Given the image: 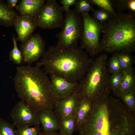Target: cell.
Returning a JSON list of instances; mask_svg holds the SVG:
<instances>
[{
	"label": "cell",
	"instance_id": "obj_1",
	"mask_svg": "<svg viewBox=\"0 0 135 135\" xmlns=\"http://www.w3.org/2000/svg\"><path fill=\"white\" fill-rule=\"evenodd\" d=\"M78 135H135V116L119 98L110 96L92 103Z\"/></svg>",
	"mask_w": 135,
	"mask_h": 135
},
{
	"label": "cell",
	"instance_id": "obj_2",
	"mask_svg": "<svg viewBox=\"0 0 135 135\" xmlns=\"http://www.w3.org/2000/svg\"><path fill=\"white\" fill-rule=\"evenodd\" d=\"M40 67L18 66L13 78L18 97L38 112L54 110V102L50 78Z\"/></svg>",
	"mask_w": 135,
	"mask_h": 135
},
{
	"label": "cell",
	"instance_id": "obj_3",
	"mask_svg": "<svg viewBox=\"0 0 135 135\" xmlns=\"http://www.w3.org/2000/svg\"><path fill=\"white\" fill-rule=\"evenodd\" d=\"M36 65L43 66L44 72L73 82H78L85 76L93 61L80 46L68 48L49 47Z\"/></svg>",
	"mask_w": 135,
	"mask_h": 135
},
{
	"label": "cell",
	"instance_id": "obj_4",
	"mask_svg": "<svg viewBox=\"0 0 135 135\" xmlns=\"http://www.w3.org/2000/svg\"><path fill=\"white\" fill-rule=\"evenodd\" d=\"M100 42L102 51L108 53L135 51V14L117 13L103 24Z\"/></svg>",
	"mask_w": 135,
	"mask_h": 135
},
{
	"label": "cell",
	"instance_id": "obj_5",
	"mask_svg": "<svg viewBox=\"0 0 135 135\" xmlns=\"http://www.w3.org/2000/svg\"><path fill=\"white\" fill-rule=\"evenodd\" d=\"M108 58L106 54L98 55L90 65L84 77L78 82L77 92L80 98L92 103L110 96L112 90L106 65Z\"/></svg>",
	"mask_w": 135,
	"mask_h": 135
},
{
	"label": "cell",
	"instance_id": "obj_6",
	"mask_svg": "<svg viewBox=\"0 0 135 135\" xmlns=\"http://www.w3.org/2000/svg\"><path fill=\"white\" fill-rule=\"evenodd\" d=\"M62 30L55 37L58 40L56 46L63 49L78 46V40L82 37L84 24L80 14L74 10H70L66 12Z\"/></svg>",
	"mask_w": 135,
	"mask_h": 135
},
{
	"label": "cell",
	"instance_id": "obj_7",
	"mask_svg": "<svg viewBox=\"0 0 135 135\" xmlns=\"http://www.w3.org/2000/svg\"><path fill=\"white\" fill-rule=\"evenodd\" d=\"M84 24L82 34L80 39V47L91 56L98 55L102 51L100 44V36L103 24L94 20L88 12H82Z\"/></svg>",
	"mask_w": 135,
	"mask_h": 135
},
{
	"label": "cell",
	"instance_id": "obj_8",
	"mask_svg": "<svg viewBox=\"0 0 135 135\" xmlns=\"http://www.w3.org/2000/svg\"><path fill=\"white\" fill-rule=\"evenodd\" d=\"M63 11L56 0H48L34 18L36 26L48 29L62 27L64 20Z\"/></svg>",
	"mask_w": 135,
	"mask_h": 135
},
{
	"label": "cell",
	"instance_id": "obj_9",
	"mask_svg": "<svg viewBox=\"0 0 135 135\" xmlns=\"http://www.w3.org/2000/svg\"><path fill=\"white\" fill-rule=\"evenodd\" d=\"M12 124L17 128L40 125L38 112L23 101H18L10 114Z\"/></svg>",
	"mask_w": 135,
	"mask_h": 135
},
{
	"label": "cell",
	"instance_id": "obj_10",
	"mask_svg": "<svg viewBox=\"0 0 135 135\" xmlns=\"http://www.w3.org/2000/svg\"><path fill=\"white\" fill-rule=\"evenodd\" d=\"M45 45L44 41L39 34H32L21 45L22 62L30 65L38 60L45 52Z\"/></svg>",
	"mask_w": 135,
	"mask_h": 135
},
{
	"label": "cell",
	"instance_id": "obj_11",
	"mask_svg": "<svg viewBox=\"0 0 135 135\" xmlns=\"http://www.w3.org/2000/svg\"><path fill=\"white\" fill-rule=\"evenodd\" d=\"M49 74L51 88L54 101L66 98L77 91L78 82H70L54 74Z\"/></svg>",
	"mask_w": 135,
	"mask_h": 135
},
{
	"label": "cell",
	"instance_id": "obj_12",
	"mask_svg": "<svg viewBox=\"0 0 135 135\" xmlns=\"http://www.w3.org/2000/svg\"><path fill=\"white\" fill-rule=\"evenodd\" d=\"M80 99L77 91L68 96L54 101V111L60 119L74 116Z\"/></svg>",
	"mask_w": 135,
	"mask_h": 135
},
{
	"label": "cell",
	"instance_id": "obj_13",
	"mask_svg": "<svg viewBox=\"0 0 135 135\" xmlns=\"http://www.w3.org/2000/svg\"><path fill=\"white\" fill-rule=\"evenodd\" d=\"M18 35L17 40L22 43L32 34L37 27L34 19L19 15L14 25Z\"/></svg>",
	"mask_w": 135,
	"mask_h": 135
},
{
	"label": "cell",
	"instance_id": "obj_14",
	"mask_svg": "<svg viewBox=\"0 0 135 135\" xmlns=\"http://www.w3.org/2000/svg\"><path fill=\"white\" fill-rule=\"evenodd\" d=\"M40 124L42 126V132L50 133L59 130L60 119L53 110L48 109L38 112Z\"/></svg>",
	"mask_w": 135,
	"mask_h": 135
},
{
	"label": "cell",
	"instance_id": "obj_15",
	"mask_svg": "<svg viewBox=\"0 0 135 135\" xmlns=\"http://www.w3.org/2000/svg\"><path fill=\"white\" fill-rule=\"evenodd\" d=\"M45 2L44 0H21L16 8L20 16L35 18Z\"/></svg>",
	"mask_w": 135,
	"mask_h": 135
},
{
	"label": "cell",
	"instance_id": "obj_16",
	"mask_svg": "<svg viewBox=\"0 0 135 135\" xmlns=\"http://www.w3.org/2000/svg\"><path fill=\"white\" fill-rule=\"evenodd\" d=\"M135 68L133 67L124 71L120 85L113 91L114 96L119 98L126 92L131 91H135Z\"/></svg>",
	"mask_w": 135,
	"mask_h": 135
},
{
	"label": "cell",
	"instance_id": "obj_17",
	"mask_svg": "<svg viewBox=\"0 0 135 135\" xmlns=\"http://www.w3.org/2000/svg\"><path fill=\"white\" fill-rule=\"evenodd\" d=\"M92 103L86 100L80 98L74 115L75 131H78L81 125L90 112Z\"/></svg>",
	"mask_w": 135,
	"mask_h": 135
},
{
	"label": "cell",
	"instance_id": "obj_18",
	"mask_svg": "<svg viewBox=\"0 0 135 135\" xmlns=\"http://www.w3.org/2000/svg\"><path fill=\"white\" fill-rule=\"evenodd\" d=\"M19 16L13 8L0 0V25L6 27L14 26Z\"/></svg>",
	"mask_w": 135,
	"mask_h": 135
},
{
	"label": "cell",
	"instance_id": "obj_19",
	"mask_svg": "<svg viewBox=\"0 0 135 135\" xmlns=\"http://www.w3.org/2000/svg\"><path fill=\"white\" fill-rule=\"evenodd\" d=\"M74 116H71L60 120L59 132L62 135H72L75 130Z\"/></svg>",
	"mask_w": 135,
	"mask_h": 135
},
{
	"label": "cell",
	"instance_id": "obj_20",
	"mask_svg": "<svg viewBox=\"0 0 135 135\" xmlns=\"http://www.w3.org/2000/svg\"><path fill=\"white\" fill-rule=\"evenodd\" d=\"M124 70L132 68L135 63V59L131 52H120L114 53Z\"/></svg>",
	"mask_w": 135,
	"mask_h": 135
},
{
	"label": "cell",
	"instance_id": "obj_21",
	"mask_svg": "<svg viewBox=\"0 0 135 135\" xmlns=\"http://www.w3.org/2000/svg\"><path fill=\"white\" fill-rule=\"evenodd\" d=\"M125 106L135 114V91H131L124 94L119 98Z\"/></svg>",
	"mask_w": 135,
	"mask_h": 135
},
{
	"label": "cell",
	"instance_id": "obj_22",
	"mask_svg": "<svg viewBox=\"0 0 135 135\" xmlns=\"http://www.w3.org/2000/svg\"><path fill=\"white\" fill-rule=\"evenodd\" d=\"M14 47L10 52L9 60L13 62L16 64H20L22 62V58L21 52L18 49L17 44V39L15 36H12Z\"/></svg>",
	"mask_w": 135,
	"mask_h": 135
},
{
	"label": "cell",
	"instance_id": "obj_23",
	"mask_svg": "<svg viewBox=\"0 0 135 135\" xmlns=\"http://www.w3.org/2000/svg\"><path fill=\"white\" fill-rule=\"evenodd\" d=\"M91 17L96 22L102 24L109 21L112 16L109 12L99 8L92 11Z\"/></svg>",
	"mask_w": 135,
	"mask_h": 135
},
{
	"label": "cell",
	"instance_id": "obj_24",
	"mask_svg": "<svg viewBox=\"0 0 135 135\" xmlns=\"http://www.w3.org/2000/svg\"><path fill=\"white\" fill-rule=\"evenodd\" d=\"M92 4L98 6L99 8L105 11L112 16L116 13L112 3L111 0H89Z\"/></svg>",
	"mask_w": 135,
	"mask_h": 135
},
{
	"label": "cell",
	"instance_id": "obj_25",
	"mask_svg": "<svg viewBox=\"0 0 135 135\" xmlns=\"http://www.w3.org/2000/svg\"><path fill=\"white\" fill-rule=\"evenodd\" d=\"M94 10L92 4L89 0H76L74 10L77 13L92 11Z\"/></svg>",
	"mask_w": 135,
	"mask_h": 135
},
{
	"label": "cell",
	"instance_id": "obj_26",
	"mask_svg": "<svg viewBox=\"0 0 135 135\" xmlns=\"http://www.w3.org/2000/svg\"><path fill=\"white\" fill-rule=\"evenodd\" d=\"M106 65L110 74L124 71L114 53H112V56L107 61Z\"/></svg>",
	"mask_w": 135,
	"mask_h": 135
},
{
	"label": "cell",
	"instance_id": "obj_27",
	"mask_svg": "<svg viewBox=\"0 0 135 135\" xmlns=\"http://www.w3.org/2000/svg\"><path fill=\"white\" fill-rule=\"evenodd\" d=\"M14 126L12 124L0 118V135H16Z\"/></svg>",
	"mask_w": 135,
	"mask_h": 135
},
{
	"label": "cell",
	"instance_id": "obj_28",
	"mask_svg": "<svg viewBox=\"0 0 135 135\" xmlns=\"http://www.w3.org/2000/svg\"><path fill=\"white\" fill-rule=\"evenodd\" d=\"M41 129L40 125L22 127L15 130L16 135H39Z\"/></svg>",
	"mask_w": 135,
	"mask_h": 135
},
{
	"label": "cell",
	"instance_id": "obj_29",
	"mask_svg": "<svg viewBox=\"0 0 135 135\" xmlns=\"http://www.w3.org/2000/svg\"><path fill=\"white\" fill-rule=\"evenodd\" d=\"M124 71L110 74V82L112 91H114L120 85L124 74Z\"/></svg>",
	"mask_w": 135,
	"mask_h": 135
},
{
	"label": "cell",
	"instance_id": "obj_30",
	"mask_svg": "<svg viewBox=\"0 0 135 135\" xmlns=\"http://www.w3.org/2000/svg\"><path fill=\"white\" fill-rule=\"evenodd\" d=\"M111 1L117 13H122L123 10L128 9L130 0H111Z\"/></svg>",
	"mask_w": 135,
	"mask_h": 135
},
{
	"label": "cell",
	"instance_id": "obj_31",
	"mask_svg": "<svg viewBox=\"0 0 135 135\" xmlns=\"http://www.w3.org/2000/svg\"><path fill=\"white\" fill-rule=\"evenodd\" d=\"M76 0H61L60 3L62 4L63 11L67 12L70 10L69 8L72 5H74Z\"/></svg>",
	"mask_w": 135,
	"mask_h": 135
},
{
	"label": "cell",
	"instance_id": "obj_32",
	"mask_svg": "<svg viewBox=\"0 0 135 135\" xmlns=\"http://www.w3.org/2000/svg\"><path fill=\"white\" fill-rule=\"evenodd\" d=\"M8 5L10 7L13 8H16L17 4L18 2V0H8L7 1Z\"/></svg>",
	"mask_w": 135,
	"mask_h": 135
},
{
	"label": "cell",
	"instance_id": "obj_33",
	"mask_svg": "<svg viewBox=\"0 0 135 135\" xmlns=\"http://www.w3.org/2000/svg\"><path fill=\"white\" fill-rule=\"evenodd\" d=\"M130 11L132 12H135V0H130L129 4V8Z\"/></svg>",
	"mask_w": 135,
	"mask_h": 135
},
{
	"label": "cell",
	"instance_id": "obj_34",
	"mask_svg": "<svg viewBox=\"0 0 135 135\" xmlns=\"http://www.w3.org/2000/svg\"><path fill=\"white\" fill-rule=\"evenodd\" d=\"M39 135H62L59 132H50L45 133L42 132H41Z\"/></svg>",
	"mask_w": 135,
	"mask_h": 135
}]
</instances>
